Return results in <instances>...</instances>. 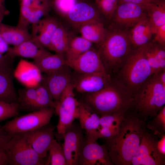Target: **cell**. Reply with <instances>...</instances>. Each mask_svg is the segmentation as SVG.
Segmentation results:
<instances>
[{
  "label": "cell",
  "instance_id": "obj_7",
  "mask_svg": "<svg viewBox=\"0 0 165 165\" xmlns=\"http://www.w3.org/2000/svg\"><path fill=\"white\" fill-rule=\"evenodd\" d=\"M54 113L53 108L32 111L16 116L3 126L6 131L12 136L17 134L26 133L49 124Z\"/></svg>",
  "mask_w": 165,
  "mask_h": 165
},
{
  "label": "cell",
  "instance_id": "obj_33",
  "mask_svg": "<svg viewBox=\"0 0 165 165\" xmlns=\"http://www.w3.org/2000/svg\"><path fill=\"white\" fill-rule=\"evenodd\" d=\"M46 165H67L62 146L54 138L49 149Z\"/></svg>",
  "mask_w": 165,
  "mask_h": 165
},
{
  "label": "cell",
  "instance_id": "obj_17",
  "mask_svg": "<svg viewBox=\"0 0 165 165\" xmlns=\"http://www.w3.org/2000/svg\"><path fill=\"white\" fill-rule=\"evenodd\" d=\"M49 124L24 133L35 151L46 162L49 149L54 135V127Z\"/></svg>",
  "mask_w": 165,
  "mask_h": 165
},
{
  "label": "cell",
  "instance_id": "obj_19",
  "mask_svg": "<svg viewBox=\"0 0 165 165\" xmlns=\"http://www.w3.org/2000/svg\"><path fill=\"white\" fill-rule=\"evenodd\" d=\"M59 24L53 17L42 18L31 25L32 39L41 47L48 48L51 37Z\"/></svg>",
  "mask_w": 165,
  "mask_h": 165
},
{
  "label": "cell",
  "instance_id": "obj_22",
  "mask_svg": "<svg viewBox=\"0 0 165 165\" xmlns=\"http://www.w3.org/2000/svg\"><path fill=\"white\" fill-rule=\"evenodd\" d=\"M13 70L11 64L0 68V101L8 103H17V92L13 82Z\"/></svg>",
  "mask_w": 165,
  "mask_h": 165
},
{
  "label": "cell",
  "instance_id": "obj_11",
  "mask_svg": "<svg viewBox=\"0 0 165 165\" xmlns=\"http://www.w3.org/2000/svg\"><path fill=\"white\" fill-rule=\"evenodd\" d=\"M83 130L79 125L72 123L63 136L62 147L67 165H79L80 155L86 141Z\"/></svg>",
  "mask_w": 165,
  "mask_h": 165
},
{
  "label": "cell",
  "instance_id": "obj_21",
  "mask_svg": "<svg viewBox=\"0 0 165 165\" xmlns=\"http://www.w3.org/2000/svg\"><path fill=\"white\" fill-rule=\"evenodd\" d=\"M144 52L154 75L165 69V47L152 40L142 46Z\"/></svg>",
  "mask_w": 165,
  "mask_h": 165
},
{
  "label": "cell",
  "instance_id": "obj_13",
  "mask_svg": "<svg viewBox=\"0 0 165 165\" xmlns=\"http://www.w3.org/2000/svg\"><path fill=\"white\" fill-rule=\"evenodd\" d=\"M112 82L111 76L108 74L73 72L74 90L83 94L97 92Z\"/></svg>",
  "mask_w": 165,
  "mask_h": 165
},
{
  "label": "cell",
  "instance_id": "obj_5",
  "mask_svg": "<svg viewBox=\"0 0 165 165\" xmlns=\"http://www.w3.org/2000/svg\"><path fill=\"white\" fill-rule=\"evenodd\" d=\"M121 67L116 83L133 97L139 86L152 75L142 46L133 50Z\"/></svg>",
  "mask_w": 165,
  "mask_h": 165
},
{
  "label": "cell",
  "instance_id": "obj_9",
  "mask_svg": "<svg viewBox=\"0 0 165 165\" xmlns=\"http://www.w3.org/2000/svg\"><path fill=\"white\" fill-rule=\"evenodd\" d=\"M157 134L147 129L141 138L137 152L132 159V165H163L165 155L160 152L157 146Z\"/></svg>",
  "mask_w": 165,
  "mask_h": 165
},
{
  "label": "cell",
  "instance_id": "obj_43",
  "mask_svg": "<svg viewBox=\"0 0 165 165\" xmlns=\"http://www.w3.org/2000/svg\"><path fill=\"white\" fill-rule=\"evenodd\" d=\"M45 0H20V4L30 6L32 8L35 7Z\"/></svg>",
  "mask_w": 165,
  "mask_h": 165
},
{
  "label": "cell",
  "instance_id": "obj_18",
  "mask_svg": "<svg viewBox=\"0 0 165 165\" xmlns=\"http://www.w3.org/2000/svg\"><path fill=\"white\" fill-rule=\"evenodd\" d=\"M41 72L34 62L21 59L13 70V75L26 87H35L41 82Z\"/></svg>",
  "mask_w": 165,
  "mask_h": 165
},
{
  "label": "cell",
  "instance_id": "obj_25",
  "mask_svg": "<svg viewBox=\"0 0 165 165\" xmlns=\"http://www.w3.org/2000/svg\"><path fill=\"white\" fill-rule=\"evenodd\" d=\"M0 36L8 45L13 46L32 38L28 27L18 24L12 26L2 23L0 24Z\"/></svg>",
  "mask_w": 165,
  "mask_h": 165
},
{
  "label": "cell",
  "instance_id": "obj_44",
  "mask_svg": "<svg viewBox=\"0 0 165 165\" xmlns=\"http://www.w3.org/2000/svg\"><path fill=\"white\" fill-rule=\"evenodd\" d=\"M11 58L6 54L0 53V68L5 67L11 64Z\"/></svg>",
  "mask_w": 165,
  "mask_h": 165
},
{
  "label": "cell",
  "instance_id": "obj_29",
  "mask_svg": "<svg viewBox=\"0 0 165 165\" xmlns=\"http://www.w3.org/2000/svg\"><path fill=\"white\" fill-rule=\"evenodd\" d=\"M70 38L66 29L59 24L51 37L48 49L55 53L64 54Z\"/></svg>",
  "mask_w": 165,
  "mask_h": 165
},
{
  "label": "cell",
  "instance_id": "obj_2",
  "mask_svg": "<svg viewBox=\"0 0 165 165\" xmlns=\"http://www.w3.org/2000/svg\"><path fill=\"white\" fill-rule=\"evenodd\" d=\"M83 95L82 102L100 117L125 113L133 107V96L112 82L97 92Z\"/></svg>",
  "mask_w": 165,
  "mask_h": 165
},
{
  "label": "cell",
  "instance_id": "obj_16",
  "mask_svg": "<svg viewBox=\"0 0 165 165\" xmlns=\"http://www.w3.org/2000/svg\"><path fill=\"white\" fill-rule=\"evenodd\" d=\"M79 165H113L105 144L96 141H86L82 151Z\"/></svg>",
  "mask_w": 165,
  "mask_h": 165
},
{
  "label": "cell",
  "instance_id": "obj_8",
  "mask_svg": "<svg viewBox=\"0 0 165 165\" xmlns=\"http://www.w3.org/2000/svg\"><path fill=\"white\" fill-rule=\"evenodd\" d=\"M72 82L66 88L54 108V113L58 116L57 126L58 134L63 137L67 128L79 116V101L75 97Z\"/></svg>",
  "mask_w": 165,
  "mask_h": 165
},
{
  "label": "cell",
  "instance_id": "obj_28",
  "mask_svg": "<svg viewBox=\"0 0 165 165\" xmlns=\"http://www.w3.org/2000/svg\"><path fill=\"white\" fill-rule=\"evenodd\" d=\"M143 6L151 24L154 35L158 27L165 24V0L158 2L148 3Z\"/></svg>",
  "mask_w": 165,
  "mask_h": 165
},
{
  "label": "cell",
  "instance_id": "obj_12",
  "mask_svg": "<svg viewBox=\"0 0 165 165\" xmlns=\"http://www.w3.org/2000/svg\"><path fill=\"white\" fill-rule=\"evenodd\" d=\"M64 16L71 24L78 29L87 23L103 21V16L95 3L87 1L77 2Z\"/></svg>",
  "mask_w": 165,
  "mask_h": 165
},
{
  "label": "cell",
  "instance_id": "obj_10",
  "mask_svg": "<svg viewBox=\"0 0 165 165\" xmlns=\"http://www.w3.org/2000/svg\"><path fill=\"white\" fill-rule=\"evenodd\" d=\"M144 6L129 2L119 3L109 21V28L129 29L140 21L147 18Z\"/></svg>",
  "mask_w": 165,
  "mask_h": 165
},
{
  "label": "cell",
  "instance_id": "obj_6",
  "mask_svg": "<svg viewBox=\"0 0 165 165\" xmlns=\"http://www.w3.org/2000/svg\"><path fill=\"white\" fill-rule=\"evenodd\" d=\"M11 165H46V161L41 158L35 151L24 133L13 135L6 148Z\"/></svg>",
  "mask_w": 165,
  "mask_h": 165
},
{
  "label": "cell",
  "instance_id": "obj_37",
  "mask_svg": "<svg viewBox=\"0 0 165 165\" xmlns=\"http://www.w3.org/2000/svg\"><path fill=\"white\" fill-rule=\"evenodd\" d=\"M20 109L18 103H8L0 101V122L16 116Z\"/></svg>",
  "mask_w": 165,
  "mask_h": 165
},
{
  "label": "cell",
  "instance_id": "obj_30",
  "mask_svg": "<svg viewBox=\"0 0 165 165\" xmlns=\"http://www.w3.org/2000/svg\"><path fill=\"white\" fill-rule=\"evenodd\" d=\"M93 44L81 36L71 38L64 54L66 62L76 58L92 47Z\"/></svg>",
  "mask_w": 165,
  "mask_h": 165
},
{
  "label": "cell",
  "instance_id": "obj_48",
  "mask_svg": "<svg viewBox=\"0 0 165 165\" xmlns=\"http://www.w3.org/2000/svg\"><path fill=\"white\" fill-rule=\"evenodd\" d=\"M159 77L163 85L165 86V69L158 73Z\"/></svg>",
  "mask_w": 165,
  "mask_h": 165
},
{
  "label": "cell",
  "instance_id": "obj_23",
  "mask_svg": "<svg viewBox=\"0 0 165 165\" xmlns=\"http://www.w3.org/2000/svg\"><path fill=\"white\" fill-rule=\"evenodd\" d=\"M129 33L133 50L151 41L153 35L152 26L148 17L140 21L129 28Z\"/></svg>",
  "mask_w": 165,
  "mask_h": 165
},
{
  "label": "cell",
  "instance_id": "obj_46",
  "mask_svg": "<svg viewBox=\"0 0 165 165\" xmlns=\"http://www.w3.org/2000/svg\"><path fill=\"white\" fill-rule=\"evenodd\" d=\"M8 45L0 36V53L2 54L6 53L9 48Z\"/></svg>",
  "mask_w": 165,
  "mask_h": 165
},
{
  "label": "cell",
  "instance_id": "obj_38",
  "mask_svg": "<svg viewBox=\"0 0 165 165\" xmlns=\"http://www.w3.org/2000/svg\"><path fill=\"white\" fill-rule=\"evenodd\" d=\"M76 2V0H54L53 4L57 12L65 16Z\"/></svg>",
  "mask_w": 165,
  "mask_h": 165
},
{
  "label": "cell",
  "instance_id": "obj_1",
  "mask_svg": "<svg viewBox=\"0 0 165 165\" xmlns=\"http://www.w3.org/2000/svg\"><path fill=\"white\" fill-rule=\"evenodd\" d=\"M130 111L125 113L117 134L105 138V144L113 165H131L146 128V123Z\"/></svg>",
  "mask_w": 165,
  "mask_h": 165
},
{
  "label": "cell",
  "instance_id": "obj_31",
  "mask_svg": "<svg viewBox=\"0 0 165 165\" xmlns=\"http://www.w3.org/2000/svg\"><path fill=\"white\" fill-rule=\"evenodd\" d=\"M36 89L37 97L32 107L31 111L50 108H54L56 105V103L42 80L36 87Z\"/></svg>",
  "mask_w": 165,
  "mask_h": 165
},
{
  "label": "cell",
  "instance_id": "obj_39",
  "mask_svg": "<svg viewBox=\"0 0 165 165\" xmlns=\"http://www.w3.org/2000/svg\"><path fill=\"white\" fill-rule=\"evenodd\" d=\"M32 9L31 7L20 4V15L17 24L28 27L27 21Z\"/></svg>",
  "mask_w": 165,
  "mask_h": 165
},
{
  "label": "cell",
  "instance_id": "obj_24",
  "mask_svg": "<svg viewBox=\"0 0 165 165\" xmlns=\"http://www.w3.org/2000/svg\"><path fill=\"white\" fill-rule=\"evenodd\" d=\"M47 50L40 47L32 38L9 48L6 55L12 58L16 57L29 58L35 60Z\"/></svg>",
  "mask_w": 165,
  "mask_h": 165
},
{
  "label": "cell",
  "instance_id": "obj_40",
  "mask_svg": "<svg viewBox=\"0 0 165 165\" xmlns=\"http://www.w3.org/2000/svg\"><path fill=\"white\" fill-rule=\"evenodd\" d=\"M152 40L165 46V24L159 27L156 30Z\"/></svg>",
  "mask_w": 165,
  "mask_h": 165
},
{
  "label": "cell",
  "instance_id": "obj_26",
  "mask_svg": "<svg viewBox=\"0 0 165 165\" xmlns=\"http://www.w3.org/2000/svg\"><path fill=\"white\" fill-rule=\"evenodd\" d=\"M34 62L45 74L57 71L67 65L64 54H52L47 50Z\"/></svg>",
  "mask_w": 165,
  "mask_h": 165
},
{
  "label": "cell",
  "instance_id": "obj_27",
  "mask_svg": "<svg viewBox=\"0 0 165 165\" xmlns=\"http://www.w3.org/2000/svg\"><path fill=\"white\" fill-rule=\"evenodd\" d=\"M78 29L81 36L97 45L103 41L108 31L103 21L87 23L81 26Z\"/></svg>",
  "mask_w": 165,
  "mask_h": 165
},
{
  "label": "cell",
  "instance_id": "obj_3",
  "mask_svg": "<svg viewBox=\"0 0 165 165\" xmlns=\"http://www.w3.org/2000/svg\"><path fill=\"white\" fill-rule=\"evenodd\" d=\"M129 29L109 28L103 41L96 49L107 73L117 71L133 50L130 39Z\"/></svg>",
  "mask_w": 165,
  "mask_h": 165
},
{
  "label": "cell",
  "instance_id": "obj_45",
  "mask_svg": "<svg viewBox=\"0 0 165 165\" xmlns=\"http://www.w3.org/2000/svg\"><path fill=\"white\" fill-rule=\"evenodd\" d=\"M9 165V161L6 152L0 149V165Z\"/></svg>",
  "mask_w": 165,
  "mask_h": 165
},
{
  "label": "cell",
  "instance_id": "obj_42",
  "mask_svg": "<svg viewBox=\"0 0 165 165\" xmlns=\"http://www.w3.org/2000/svg\"><path fill=\"white\" fill-rule=\"evenodd\" d=\"M165 0H118V3L123 2H129L144 5L148 3H156Z\"/></svg>",
  "mask_w": 165,
  "mask_h": 165
},
{
  "label": "cell",
  "instance_id": "obj_34",
  "mask_svg": "<svg viewBox=\"0 0 165 165\" xmlns=\"http://www.w3.org/2000/svg\"><path fill=\"white\" fill-rule=\"evenodd\" d=\"M125 113H117L100 117V126L119 132Z\"/></svg>",
  "mask_w": 165,
  "mask_h": 165
},
{
  "label": "cell",
  "instance_id": "obj_20",
  "mask_svg": "<svg viewBox=\"0 0 165 165\" xmlns=\"http://www.w3.org/2000/svg\"><path fill=\"white\" fill-rule=\"evenodd\" d=\"M78 119L80 127L85 131L87 140L95 141L99 138L100 117L82 101H79Z\"/></svg>",
  "mask_w": 165,
  "mask_h": 165
},
{
  "label": "cell",
  "instance_id": "obj_36",
  "mask_svg": "<svg viewBox=\"0 0 165 165\" xmlns=\"http://www.w3.org/2000/svg\"><path fill=\"white\" fill-rule=\"evenodd\" d=\"M50 9L49 3L45 0L38 6L32 8L30 16L27 21V24H32L43 18L48 13Z\"/></svg>",
  "mask_w": 165,
  "mask_h": 165
},
{
  "label": "cell",
  "instance_id": "obj_4",
  "mask_svg": "<svg viewBox=\"0 0 165 165\" xmlns=\"http://www.w3.org/2000/svg\"><path fill=\"white\" fill-rule=\"evenodd\" d=\"M165 104V86L157 73L150 77L135 91L132 108L133 112L146 122L155 116Z\"/></svg>",
  "mask_w": 165,
  "mask_h": 165
},
{
  "label": "cell",
  "instance_id": "obj_32",
  "mask_svg": "<svg viewBox=\"0 0 165 165\" xmlns=\"http://www.w3.org/2000/svg\"><path fill=\"white\" fill-rule=\"evenodd\" d=\"M17 103L20 108L31 111L36 100L37 92L35 87H26L20 89L17 91Z\"/></svg>",
  "mask_w": 165,
  "mask_h": 165
},
{
  "label": "cell",
  "instance_id": "obj_14",
  "mask_svg": "<svg viewBox=\"0 0 165 165\" xmlns=\"http://www.w3.org/2000/svg\"><path fill=\"white\" fill-rule=\"evenodd\" d=\"M66 64L76 72L99 73L108 75L97 49L93 47L75 59L66 62Z\"/></svg>",
  "mask_w": 165,
  "mask_h": 165
},
{
  "label": "cell",
  "instance_id": "obj_49",
  "mask_svg": "<svg viewBox=\"0 0 165 165\" xmlns=\"http://www.w3.org/2000/svg\"><path fill=\"white\" fill-rule=\"evenodd\" d=\"M5 0H0V6L4 5Z\"/></svg>",
  "mask_w": 165,
  "mask_h": 165
},
{
  "label": "cell",
  "instance_id": "obj_41",
  "mask_svg": "<svg viewBox=\"0 0 165 165\" xmlns=\"http://www.w3.org/2000/svg\"><path fill=\"white\" fill-rule=\"evenodd\" d=\"M12 136L0 124V149L6 152V146Z\"/></svg>",
  "mask_w": 165,
  "mask_h": 165
},
{
  "label": "cell",
  "instance_id": "obj_15",
  "mask_svg": "<svg viewBox=\"0 0 165 165\" xmlns=\"http://www.w3.org/2000/svg\"><path fill=\"white\" fill-rule=\"evenodd\" d=\"M70 69L67 65L58 71L42 76V80L56 104L66 88L72 82L73 72Z\"/></svg>",
  "mask_w": 165,
  "mask_h": 165
},
{
  "label": "cell",
  "instance_id": "obj_47",
  "mask_svg": "<svg viewBox=\"0 0 165 165\" xmlns=\"http://www.w3.org/2000/svg\"><path fill=\"white\" fill-rule=\"evenodd\" d=\"M8 13V11L6 9L5 5L0 6V24L2 21L4 16Z\"/></svg>",
  "mask_w": 165,
  "mask_h": 165
},
{
  "label": "cell",
  "instance_id": "obj_35",
  "mask_svg": "<svg viewBox=\"0 0 165 165\" xmlns=\"http://www.w3.org/2000/svg\"><path fill=\"white\" fill-rule=\"evenodd\" d=\"M146 128L156 134L165 133V106L154 117L146 123Z\"/></svg>",
  "mask_w": 165,
  "mask_h": 165
}]
</instances>
